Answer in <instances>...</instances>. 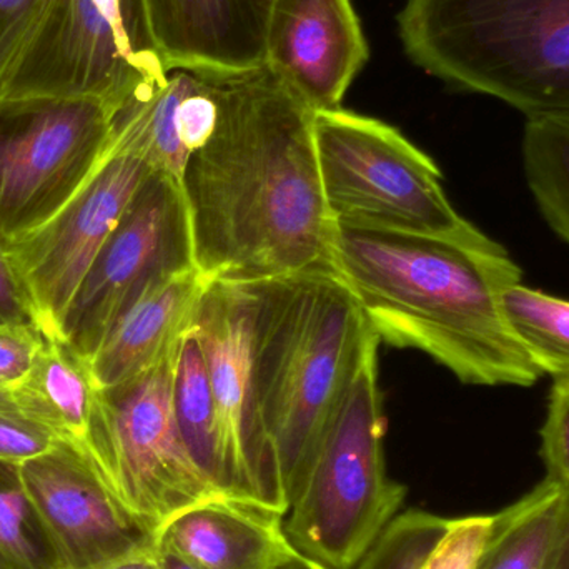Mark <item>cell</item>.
<instances>
[{
  "label": "cell",
  "instance_id": "26",
  "mask_svg": "<svg viewBox=\"0 0 569 569\" xmlns=\"http://www.w3.org/2000/svg\"><path fill=\"white\" fill-rule=\"evenodd\" d=\"M59 443L56 435L20 413L9 393H0V461L22 465Z\"/></svg>",
  "mask_w": 569,
  "mask_h": 569
},
{
  "label": "cell",
  "instance_id": "25",
  "mask_svg": "<svg viewBox=\"0 0 569 569\" xmlns=\"http://www.w3.org/2000/svg\"><path fill=\"white\" fill-rule=\"evenodd\" d=\"M495 515L451 518L443 537L420 569H478L490 540Z\"/></svg>",
  "mask_w": 569,
  "mask_h": 569
},
{
  "label": "cell",
  "instance_id": "8",
  "mask_svg": "<svg viewBox=\"0 0 569 569\" xmlns=\"http://www.w3.org/2000/svg\"><path fill=\"white\" fill-rule=\"evenodd\" d=\"M179 350L142 377L99 390L83 448L107 490L152 535L182 511L227 493L197 467L180 437L172 410Z\"/></svg>",
  "mask_w": 569,
  "mask_h": 569
},
{
  "label": "cell",
  "instance_id": "21",
  "mask_svg": "<svg viewBox=\"0 0 569 569\" xmlns=\"http://www.w3.org/2000/svg\"><path fill=\"white\" fill-rule=\"evenodd\" d=\"M172 410L180 437L197 467L223 491L227 487L226 453L219 410L209 380L196 328L183 337L172 381Z\"/></svg>",
  "mask_w": 569,
  "mask_h": 569
},
{
  "label": "cell",
  "instance_id": "14",
  "mask_svg": "<svg viewBox=\"0 0 569 569\" xmlns=\"http://www.w3.org/2000/svg\"><path fill=\"white\" fill-rule=\"evenodd\" d=\"M368 53L351 0H273L263 66L311 112L341 109Z\"/></svg>",
  "mask_w": 569,
  "mask_h": 569
},
{
  "label": "cell",
  "instance_id": "15",
  "mask_svg": "<svg viewBox=\"0 0 569 569\" xmlns=\"http://www.w3.org/2000/svg\"><path fill=\"white\" fill-rule=\"evenodd\" d=\"M273 0H146L167 67L239 73L266 62Z\"/></svg>",
  "mask_w": 569,
  "mask_h": 569
},
{
  "label": "cell",
  "instance_id": "12",
  "mask_svg": "<svg viewBox=\"0 0 569 569\" xmlns=\"http://www.w3.org/2000/svg\"><path fill=\"white\" fill-rule=\"evenodd\" d=\"M20 475L62 569H106L156 547V535L113 498L73 445L60 441L20 465Z\"/></svg>",
  "mask_w": 569,
  "mask_h": 569
},
{
  "label": "cell",
  "instance_id": "30",
  "mask_svg": "<svg viewBox=\"0 0 569 569\" xmlns=\"http://www.w3.org/2000/svg\"><path fill=\"white\" fill-rule=\"evenodd\" d=\"M0 323H36L26 288L0 243Z\"/></svg>",
  "mask_w": 569,
  "mask_h": 569
},
{
  "label": "cell",
  "instance_id": "3",
  "mask_svg": "<svg viewBox=\"0 0 569 569\" xmlns=\"http://www.w3.org/2000/svg\"><path fill=\"white\" fill-rule=\"evenodd\" d=\"M247 283L253 298V417L267 500L284 515L371 328L331 270Z\"/></svg>",
  "mask_w": 569,
  "mask_h": 569
},
{
  "label": "cell",
  "instance_id": "11",
  "mask_svg": "<svg viewBox=\"0 0 569 569\" xmlns=\"http://www.w3.org/2000/svg\"><path fill=\"white\" fill-rule=\"evenodd\" d=\"M152 172L139 150L116 136L106 162L59 216L3 247L43 337L62 338L63 318L90 267Z\"/></svg>",
  "mask_w": 569,
  "mask_h": 569
},
{
  "label": "cell",
  "instance_id": "29",
  "mask_svg": "<svg viewBox=\"0 0 569 569\" xmlns=\"http://www.w3.org/2000/svg\"><path fill=\"white\" fill-rule=\"evenodd\" d=\"M49 0H0V87Z\"/></svg>",
  "mask_w": 569,
  "mask_h": 569
},
{
  "label": "cell",
  "instance_id": "32",
  "mask_svg": "<svg viewBox=\"0 0 569 569\" xmlns=\"http://www.w3.org/2000/svg\"><path fill=\"white\" fill-rule=\"evenodd\" d=\"M276 569H330L318 563V561L311 560V558L305 557V555L298 553L297 550L284 558L282 563Z\"/></svg>",
  "mask_w": 569,
  "mask_h": 569
},
{
  "label": "cell",
  "instance_id": "28",
  "mask_svg": "<svg viewBox=\"0 0 569 569\" xmlns=\"http://www.w3.org/2000/svg\"><path fill=\"white\" fill-rule=\"evenodd\" d=\"M540 435L548 478L569 491V385L553 381Z\"/></svg>",
  "mask_w": 569,
  "mask_h": 569
},
{
  "label": "cell",
  "instance_id": "27",
  "mask_svg": "<svg viewBox=\"0 0 569 569\" xmlns=\"http://www.w3.org/2000/svg\"><path fill=\"white\" fill-rule=\"evenodd\" d=\"M43 341L36 323H0V393H12L26 380Z\"/></svg>",
  "mask_w": 569,
  "mask_h": 569
},
{
  "label": "cell",
  "instance_id": "31",
  "mask_svg": "<svg viewBox=\"0 0 569 569\" xmlns=\"http://www.w3.org/2000/svg\"><path fill=\"white\" fill-rule=\"evenodd\" d=\"M156 551L160 565H162V569H202L193 565L192 561L186 560V558L180 557V555L166 550V548L159 547L157 543Z\"/></svg>",
  "mask_w": 569,
  "mask_h": 569
},
{
  "label": "cell",
  "instance_id": "24",
  "mask_svg": "<svg viewBox=\"0 0 569 569\" xmlns=\"http://www.w3.org/2000/svg\"><path fill=\"white\" fill-rule=\"evenodd\" d=\"M0 569H62L23 487L20 465L0 461Z\"/></svg>",
  "mask_w": 569,
  "mask_h": 569
},
{
  "label": "cell",
  "instance_id": "6",
  "mask_svg": "<svg viewBox=\"0 0 569 569\" xmlns=\"http://www.w3.org/2000/svg\"><path fill=\"white\" fill-rule=\"evenodd\" d=\"M169 72L146 0H49L0 100L96 99L119 116L149 99Z\"/></svg>",
  "mask_w": 569,
  "mask_h": 569
},
{
  "label": "cell",
  "instance_id": "4",
  "mask_svg": "<svg viewBox=\"0 0 569 569\" xmlns=\"http://www.w3.org/2000/svg\"><path fill=\"white\" fill-rule=\"evenodd\" d=\"M398 32L415 66L530 119L569 117V0H407Z\"/></svg>",
  "mask_w": 569,
  "mask_h": 569
},
{
  "label": "cell",
  "instance_id": "9",
  "mask_svg": "<svg viewBox=\"0 0 569 569\" xmlns=\"http://www.w3.org/2000/svg\"><path fill=\"white\" fill-rule=\"evenodd\" d=\"M116 117L96 99L0 100V243L59 216L106 162Z\"/></svg>",
  "mask_w": 569,
  "mask_h": 569
},
{
  "label": "cell",
  "instance_id": "10",
  "mask_svg": "<svg viewBox=\"0 0 569 569\" xmlns=\"http://www.w3.org/2000/svg\"><path fill=\"white\" fill-rule=\"evenodd\" d=\"M196 267L182 186L152 172L90 267L63 318L60 337L90 360L113 325L142 295Z\"/></svg>",
  "mask_w": 569,
  "mask_h": 569
},
{
  "label": "cell",
  "instance_id": "1",
  "mask_svg": "<svg viewBox=\"0 0 569 569\" xmlns=\"http://www.w3.org/2000/svg\"><path fill=\"white\" fill-rule=\"evenodd\" d=\"M216 77L219 119L182 180L197 267L226 282L335 272L315 113L267 66Z\"/></svg>",
  "mask_w": 569,
  "mask_h": 569
},
{
  "label": "cell",
  "instance_id": "22",
  "mask_svg": "<svg viewBox=\"0 0 569 569\" xmlns=\"http://www.w3.org/2000/svg\"><path fill=\"white\" fill-rule=\"evenodd\" d=\"M501 310L538 371L569 385V300L520 282L505 288Z\"/></svg>",
  "mask_w": 569,
  "mask_h": 569
},
{
  "label": "cell",
  "instance_id": "18",
  "mask_svg": "<svg viewBox=\"0 0 569 569\" xmlns=\"http://www.w3.org/2000/svg\"><path fill=\"white\" fill-rule=\"evenodd\" d=\"M217 119L216 73L172 69L149 99L116 117V133L139 150L153 172L182 186L189 160L210 139Z\"/></svg>",
  "mask_w": 569,
  "mask_h": 569
},
{
  "label": "cell",
  "instance_id": "33",
  "mask_svg": "<svg viewBox=\"0 0 569 569\" xmlns=\"http://www.w3.org/2000/svg\"><path fill=\"white\" fill-rule=\"evenodd\" d=\"M551 569H569V511L563 538H561L560 548H558L557 558H555L553 568Z\"/></svg>",
  "mask_w": 569,
  "mask_h": 569
},
{
  "label": "cell",
  "instance_id": "5",
  "mask_svg": "<svg viewBox=\"0 0 569 569\" xmlns=\"http://www.w3.org/2000/svg\"><path fill=\"white\" fill-rule=\"evenodd\" d=\"M377 335L361 348L353 377L284 513L298 553L330 569H355L400 511L407 488L385 463V413Z\"/></svg>",
  "mask_w": 569,
  "mask_h": 569
},
{
  "label": "cell",
  "instance_id": "16",
  "mask_svg": "<svg viewBox=\"0 0 569 569\" xmlns=\"http://www.w3.org/2000/svg\"><path fill=\"white\" fill-rule=\"evenodd\" d=\"M156 543L202 569H276L295 551L283 513L230 493L173 517L160 528Z\"/></svg>",
  "mask_w": 569,
  "mask_h": 569
},
{
  "label": "cell",
  "instance_id": "19",
  "mask_svg": "<svg viewBox=\"0 0 569 569\" xmlns=\"http://www.w3.org/2000/svg\"><path fill=\"white\" fill-rule=\"evenodd\" d=\"M9 395L20 413L83 453L99 388L89 360L63 338L46 337L32 370Z\"/></svg>",
  "mask_w": 569,
  "mask_h": 569
},
{
  "label": "cell",
  "instance_id": "2",
  "mask_svg": "<svg viewBox=\"0 0 569 569\" xmlns=\"http://www.w3.org/2000/svg\"><path fill=\"white\" fill-rule=\"evenodd\" d=\"M333 267L380 343L423 351L461 383L540 380L501 310V293L521 282V269L495 240L337 226Z\"/></svg>",
  "mask_w": 569,
  "mask_h": 569
},
{
  "label": "cell",
  "instance_id": "23",
  "mask_svg": "<svg viewBox=\"0 0 569 569\" xmlns=\"http://www.w3.org/2000/svg\"><path fill=\"white\" fill-rule=\"evenodd\" d=\"M523 167L541 216L569 246V117L527 120Z\"/></svg>",
  "mask_w": 569,
  "mask_h": 569
},
{
  "label": "cell",
  "instance_id": "7",
  "mask_svg": "<svg viewBox=\"0 0 569 569\" xmlns=\"http://www.w3.org/2000/svg\"><path fill=\"white\" fill-rule=\"evenodd\" d=\"M313 139L337 226L493 242L455 210L437 163L395 127L337 109L315 113Z\"/></svg>",
  "mask_w": 569,
  "mask_h": 569
},
{
  "label": "cell",
  "instance_id": "17",
  "mask_svg": "<svg viewBox=\"0 0 569 569\" xmlns=\"http://www.w3.org/2000/svg\"><path fill=\"white\" fill-rule=\"evenodd\" d=\"M216 280L199 267L150 288L103 338L89 365L100 391L122 387L172 357Z\"/></svg>",
  "mask_w": 569,
  "mask_h": 569
},
{
  "label": "cell",
  "instance_id": "20",
  "mask_svg": "<svg viewBox=\"0 0 569 569\" xmlns=\"http://www.w3.org/2000/svg\"><path fill=\"white\" fill-rule=\"evenodd\" d=\"M569 511V493L545 478L530 493L495 515L478 569H551Z\"/></svg>",
  "mask_w": 569,
  "mask_h": 569
},
{
  "label": "cell",
  "instance_id": "13",
  "mask_svg": "<svg viewBox=\"0 0 569 569\" xmlns=\"http://www.w3.org/2000/svg\"><path fill=\"white\" fill-rule=\"evenodd\" d=\"M252 327L253 298L249 283L216 280L210 284L197 310L193 328L219 410L227 487L237 497L270 505L253 417Z\"/></svg>",
  "mask_w": 569,
  "mask_h": 569
}]
</instances>
